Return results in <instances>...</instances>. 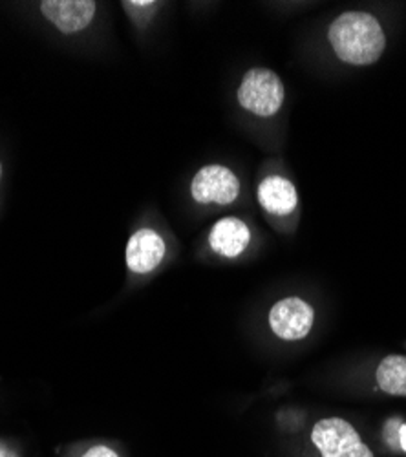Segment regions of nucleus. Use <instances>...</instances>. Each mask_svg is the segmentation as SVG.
Wrapping results in <instances>:
<instances>
[{
  "mask_svg": "<svg viewBox=\"0 0 406 457\" xmlns=\"http://www.w3.org/2000/svg\"><path fill=\"white\" fill-rule=\"evenodd\" d=\"M236 99L240 106L256 118H273L284 104L286 88L269 68H251L244 73Z\"/></svg>",
  "mask_w": 406,
  "mask_h": 457,
  "instance_id": "nucleus-2",
  "label": "nucleus"
},
{
  "mask_svg": "<svg viewBox=\"0 0 406 457\" xmlns=\"http://www.w3.org/2000/svg\"><path fill=\"white\" fill-rule=\"evenodd\" d=\"M336 55L352 66L376 64L386 48V35L379 19L368 12H346L327 29Z\"/></svg>",
  "mask_w": 406,
  "mask_h": 457,
  "instance_id": "nucleus-1",
  "label": "nucleus"
},
{
  "mask_svg": "<svg viewBox=\"0 0 406 457\" xmlns=\"http://www.w3.org/2000/svg\"><path fill=\"white\" fill-rule=\"evenodd\" d=\"M240 195V179L224 165H205L191 181V196L200 205H231Z\"/></svg>",
  "mask_w": 406,
  "mask_h": 457,
  "instance_id": "nucleus-4",
  "label": "nucleus"
},
{
  "mask_svg": "<svg viewBox=\"0 0 406 457\" xmlns=\"http://www.w3.org/2000/svg\"><path fill=\"white\" fill-rule=\"evenodd\" d=\"M0 178H3V165H0Z\"/></svg>",
  "mask_w": 406,
  "mask_h": 457,
  "instance_id": "nucleus-16",
  "label": "nucleus"
},
{
  "mask_svg": "<svg viewBox=\"0 0 406 457\" xmlns=\"http://www.w3.org/2000/svg\"><path fill=\"white\" fill-rule=\"evenodd\" d=\"M311 441L322 457H374L357 430L341 417L320 419L313 427Z\"/></svg>",
  "mask_w": 406,
  "mask_h": 457,
  "instance_id": "nucleus-3",
  "label": "nucleus"
},
{
  "mask_svg": "<svg viewBox=\"0 0 406 457\" xmlns=\"http://www.w3.org/2000/svg\"><path fill=\"white\" fill-rule=\"evenodd\" d=\"M399 446L406 452V425H402L399 430Z\"/></svg>",
  "mask_w": 406,
  "mask_h": 457,
  "instance_id": "nucleus-14",
  "label": "nucleus"
},
{
  "mask_svg": "<svg viewBox=\"0 0 406 457\" xmlns=\"http://www.w3.org/2000/svg\"><path fill=\"white\" fill-rule=\"evenodd\" d=\"M0 457H6V455H4V450H3V448H0Z\"/></svg>",
  "mask_w": 406,
  "mask_h": 457,
  "instance_id": "nucleus-15",
  "label": "nucleus"
},
{
  "mask_svg": "<svg viewBox=\"0 0 406 457\" xmlns=\"http://www.w3.org/2000/svg\"><path fill=\"white\" fill-rule=\"evenodd\" d=\"M81 457H120L112 448H108L104 445H95L88 448Z\"/></svg>",
  "mask_w": 406,
  "mask_h": 457,
  "instance_id": "nucleus-13",
  "label": "nucleus"
},
{
  "mask_svg": "<svg viewBox=\"0 0 406 457\" xmlns=\"http://www.w3.org/2000/svg\"><path fill=\"white\" fill-rule=\"evenodd\" d=\"M377 385L388 395L406 397V357L388 355L377 368Z\"/></svg>",
  "mask_w": 406,
  "mask_h": 457,
  "instance_id": "nucleus-10",
  "label": "nucleus"
},
{
  "mask_svg": "<svg viewBox=\"0 0 406 457\" xmlns=\"http://www.w3.org/2000/svg\"><path fill=\"white\" fill-rule=\"evenodd\" d=\"M256 198L264 211L275 216H287L299 205L297 187L282 176H268L258 183Z\"/></svg>",
  "mask_w": 406,
  "mask_h": 457,
  "instance_id": "nucleus-9",
  "label": "nucleus"
},
{
  "mask_svg": "<svg viewBox=\"0 0 406 457\" xmlns=\"http://www.w3.org/2000/svg\"><path fill=\"white\" fill-rule=\"evenodd\" d=\"M158 6H160L158 3H137V0H132V3H123V8L136 22L149 21L154 15V12L158 10Z\"/></svg>",
  "mask_w": 406,
  "mask_h": 457,
  "instance_id": "nucleus-11",
  "label": "nucleus"
},
{
  "mask_svg": "<svg viewBox=\"0 0 406 457\" xmlns=\"http://www.w3.org/2000/svg\"><path fill=\"white\" fill-rule=\"evenodd\" d=\"M41 13L57 31L73 35L92 24L97 4L94 0H45L41 3Z\"/></svg>",
  "mask_w": 406,
  "mask_h": 457,
  "instance_id": "nucleus-6",
  "label": "nucleus"
},
{
  "mask_svg": "<svg viewBox=\"0 0 406 457\" xmlns=\"http://www.w3.org/2000/svg\"><path fill=\"white\" fill-rule=\"evenodd\" d=\"M251 242V228L249 225L236 218L226 216L220 218L209 233V245L216 254L226 258L240 256Z\"/></svg>",
  "mask_w": 406,
  "mask_h": 457,
  "instance_id": "nucleus-8",
  "label": "nucleus"
},
{
  "mask_svg": "<svg viewBox=\"0 0 406 457\" xmlns=\"http://www.w3.org/2000/svg\"><path fill=\"white\" fill-rule=\"evenodd\" d=\"M167 253L165 240L151 227H141L127 244V265L132 273L145 275L156 270Z\"/></svg>",
  "mask_w": 406,
  "mask_h": 457,
  "instance_id": "nucleus-7",
  "label": "nucleus"
},
{
  "mask_svg": "<svg viewBox=\"0 0 406 457\" xmlns=\"http://www.w3.org/2000/svg\"><path fill=\"white\" fill-rule=\"evenodd\" d=\"M401 421L399 419H392V421H388L386 428H385V437L388 441L390 446H399V430H401Z\"/></svg>",
  "mask_w": 406,
  "mask_h": 457,
  "instance_id": "nucleus-12",
  "label": "nucleus"
},
{
  "mask_svg": "<svg viewBox=\"0 0 406 457\" xmlns=\"http://www.w3.org/2000/svg\"><path fill=\"white\" fill-rule=\"evenodd\" d=\"M315 322V312L310 303L299 296L278 300L269 312L271 331L282 340L304 338Z\"/></svg>",
  "mask_w": 406,
  "mask_h": 457,
  "instance_id": "nucleus-5",
  "label": "nucleus"
}]
</instances>
